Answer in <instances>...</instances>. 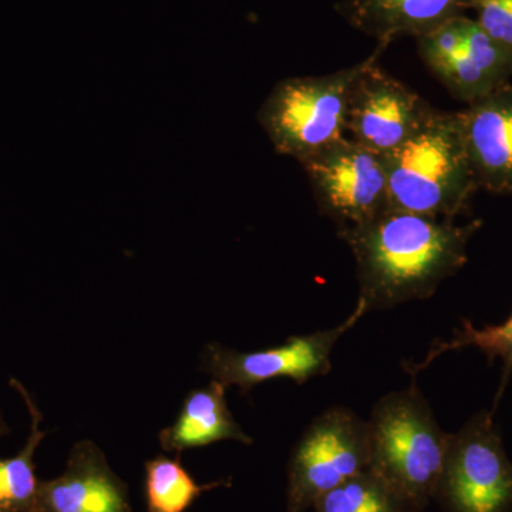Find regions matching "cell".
<instances>
[{
  "instance_id": "obj_20",
  "label": "cell",
  "mask_w": 512,
  "mask_h": 512,
  "mask_svg": "<svg viewBox=\"0 0 512 512\" xmlns=\"http://www.w3.org/2000/svg\"><path fill=\"white\" fill-rule=\"evenodd\" d=\"M9 433L8 426H6L5 421L2 419V414H0V437L6 436Z\"/></svg>"
},
{
  "instance_id": "obj_17",
  "label": "cell",
  "mask_w": 512,
  "mask_h": 512,
  "mask_svg": "<svg viewBox=\"0 0 512 512\" xmlns=\"http://www.w3.org/2000/svg\"><path fill=\"white\" fill-rule=\"evenodd\" d=\"M311 512H419L379 474L366 468L323 494Z\"/></svg>"
},
{
  "instance_id": "obj_18",
  "label": "cell",
  "mask_w": 512,
  "mask_h": 512,
  "mask_svg": "<svg viewBox=\"0 0 512 512\" xmlns=\"http://www.w3.org/2000/svg\"><path fill=\"white\" fill-rule=\"evenodd\" d=\"M471 346L480 349L490 363H493L497 357L503 360V376H501L500 389L495 399V404H498L512 376V315L501 325L484 326L483 329H477L470 320L464 319L463 328L454 332L453 339L434 343L423 362L413 363L410 366L403 365V367L409 375L416 377L417 373L429 367L433 360L444 353L471 348Z\"/></svg>"
},
{
  "instance_id": "obj_14",
  "label": "cell",
  "mask_w": 512,
  "mask_h": 512,
  "mask_svg": "<svg viewBox=\"0 0 512 512\" xmlns=\"http://www.w3.org/2000/svg\"><path fill=\"white\" fill-rule=\"evenodd\" d=\"M225 393L227 387L217 380H212L207 387L191 390L174 423L158 433L161 448L167 453L181 454L224 440L251 446L254 439L232 416Z\"/></svg>"
},
{
  "instance_id": "obj_9",
  "label": "cell",
  "mask_w": 512,
  "mask_h": 512,
  "mask_svg": "<svg viewBox=\"0 0 512 512\" xmlns=\"http://www.w3.org/2000/svg\"><path fill=\"white\" fill-rule=\"evenodd\" d=\"M386 46L363 60L350 89L346 133L379 156L393 153L433 116V107L419 94L380 69Z\"/></svg>"
},
{
  "instance_id": "obj_2",
  "label": "cell",
  "mask_w": 512,
  "mask_h": 512,
  "mask_svg": "<svg viewBox=\"0 0 512 512\" xmlns=\"http://www.w3.org/2000/svg\"><path fill=\"white\" fill-rule=\"evenodd\" d=\"M383 158L393 210L453 220L478 190L460 111H434L410 140Z\"/></svg>"
},
{
  "instance_id": "obj_3",
  "label": "cell",
  "mask_w": 512,
  "mask_h": 512,
  "mask_svg": "<svg viewBox=\"0 0 512 512\" xmlns=\"http://www.w3.org/2000/svg\"><path fill=\"white\" fill-rule=\"evenodd\" d=\"M367 423L370 470L423 512L434 500L450 434L441 430L414 376L406 389L382 397Z\"/></svg>"
},
{
  "instance_id": "obj_19",
  "label": "cell",
  "mask_w": 512,
  "mask_h": 512,
  "mask_svg": "<svg viewBox=\"0 0 512 512\" xmlns=\"http://www.w3.org/2000/svg\"><path fill=\"white\" fill-rule=\"evenodd\" d=\"M470 9L477 25L512 56V0H470Z\"/></svg>"
},
{
  "instance_id": "obj_11",
  "label": "cell",
  "mask_w": 512,
  "mask_h": 512,
  "mask_svg": "<svg viewBox=\"0 0 512 512\" xmlns=\"http://www.w3.org/2000/svg\"><path fill=\"white\" fill-rule=\"evenodd\" d=\"M35 512H131L127 484L93 441L74 444L66 470L40 481Z\"/></svg>"
},
{
  "instance_id": "obj_13",
  "label": "cell",
  "mask_w": 512,
  "mask_h": 512,
  "mask_svg": "<svg viewBox=\"0 0 512 512\" xmlns=\"http://www.w3.org/2000/svg\"><path fill=\"white\" fill-rule=\"evenodd\" d=\"M468 9L470 0H343L336 6L353 28L386 47L397 37L426 35Z\"/></svg>"
},
{
  "instance_id": "obj_12",
  "label": "cell",
  "mask_w": 512,
  "mask_h": 512,
  "mask_svg": "<svg viewBox=\"0 0 512 512\" xmlns=\"http://www.w3.org/2000/svg\"><path fill=\"white\" fill-rule=\"evenodd\" d=\"M460 113L478 188L512 195V84H503Z\"/></svg>"
},
{
  "instance_id": "obj_15",
  "label": "cell",
  "mask_w": 512,
  "mask_h": 512,
  "mask_svg": "<svg viewBox=\"0 0 512 512\" xmlns=\"http://www.w3.org/2000/svg\"><path fill=\"white\" fill-rule=\"evenodd\" d=\"M30 414V431L25 447L16 456L0 458V512H35L40 480L36 477L35 454L45 439L40 429L43 416L35 400L18 380H10Z\"/></svg>"
},
{
  "instance_id": "obj_16",
  "label": "cell",
  "mask_w": 512,
  "mask_h": 512,
  "mask_svg": "<svg viewBox=\"0 0 512 512\" xmlns=\"http://www.w3.org/2000/svg\"><path fill=\"white\" fill-rule=\"evenodd\" d=\"M232 478L198 484L181 461L157 456L144 464V500L147 512H187L202 494L231 487Z\"/></svg>"
},
{
  "instance_id": "obj_5",
  "label": "cell",
  "mask_w": 512,
  "mask_h": 512,
  "mask_svg": "<svg viewBox=\"0 0 512 512\" xmlns=\"http://www.w3.org/2000/svg\"><path fill=\"white\" fill-rule=\"evenodd\" d=\"M370 453L367 421L345 406L320 413L289 457L286 512L311 511L323 494L369 468Z\"/></svg>"
},
{
  "instance_id": "obj_1",
  "label": "cell",
  "mask_w": 512,
  "mask_h": 512,
  "mask_svg": "<svg viewBox=\"0 0 512 512\" xmlns=\"http://www.w3.org/2000/svg\"><path fill=\"white\" fill-rule=\"evenodd\" d=\"M483 222L456 225L413 212L390 210L349 232L359 299L366 313L427 299L467 264V245Z\"/></svg>"
},
{
  "instance_id": "obj_10",
  "label": "cell",
  "mask_w": 512,
  "mask_h": 512,
  "mask_svg": "<svg viewBox=\"0 0 512 512\" xmlns=\"http://www.w3.org/2000/svg\"><path fill=\"white\" fill-rule=\"evenodd\" d=\"M421 60L458 100L471 104L508 83L512 56L466 15L416 37Z\"/></svg>"
},
{
  "instance_id": "obj_8",
  "label": "cell",
  "mask_w": 512,
  "mask_h": 512,
  "mask_svg": "<svg viewBox=\"0 0 512 512\" xmlns=\"http://www.w3.org/2000/svg\"><path fill=\"white\" fill-rule=\"evenodd\" d=\"M365 315V308L356 303L352 315L335 328L291 336L282 345L256 352H239L220 343H208L202 350L200 367L212 380L227 389L238 387L244 394L268 380L291 379L303 384L313 377L328 375L336 343Z\"/></svg>"
},
{
  "instance_id": "obj_4",
  "label": "cell",
  "mask_w": 512,
  "mask_h": 512,
  "mask_svg": "<svg viewBox=\"0 0 512 512\" xmlns=\"http://www.w3.org/2000/svg\"><path fill=\"white\" fill-rule=\"evenodd\" d=\"M360 66L276 84L258 113L276 153L302 163L346 137L349 94Z\"/></svg>"
},
{
  "instance_id": "obj_7",
  "label": "cell",
  "mask_w": 512,
  "mask_h": 512,
  "mask_svg": "<svg viewBox=\"0 0 512 512\" xmlns=\"http://www.w3.org/2000/svg\"><path fill=\"white\" fill-rule=\"evenodd\" d=\"M301 164L319 210L340 238L392 210L384 158L352 138H340Z\"/></svg>"
},
{
  "instance_id": "obj_6",
  "label": "cell",
  "mask_w": 512,
  "mask_h": 512,
  "mask_svg": "<svg viewBox=\"0 0 512 512\" xmlns=\"http://www.w3.org/2000/svg\"><path fill=\"white\" fill-rule=\"evenodd\" d=\"M493 413H478L450 434L433 500L444 512H512V463Z\"/></svg>"
}]
</instances>
